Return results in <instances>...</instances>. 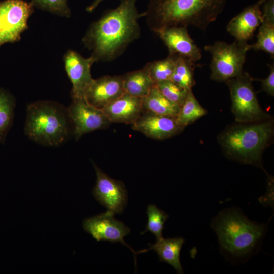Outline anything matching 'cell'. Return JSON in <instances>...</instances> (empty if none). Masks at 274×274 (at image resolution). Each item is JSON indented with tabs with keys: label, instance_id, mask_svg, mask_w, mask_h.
Wrapping results in <instances>:
<instances>
[{
	"label": "cell",
	"instance_id": "6da1fadb",
	"mask_svg": "<svg viewBox=\"0 0 274 274\" xmlns=\"http://www.w3.org/2000/svg\"><path fill=\"white\" fill-rule=\"evenodd\" d=\"M137 0H121L116 8L106 11L93 22L82 38L85 47L98 61H111L120 56L141 35Z\"/></svg>",
	"mask_w": 274,
	"mask_h": 274
},
{
	"label": "cell",
	"instance_id": "f1b7e54d",
	"mask_svg": "<svg viewBox=\"0 0 274 274\" xmlns=\"http://www.w3.org/2000/svg\"><path fill=\"white\" fill-rule=\"evenodd\" d=\"M261 5L262 23L274 24V0H267Z\"/></svg>",
	"mask_w": 274,
	"mask_h": 274
},
{
	"label": "cell",
	"instance_id": "44dd1931",
	"mask_svg": "<svg viewBox=\"0 0 274 274\" xmlns=\"http://www.w3.org/2000/svg\"><path fill=\"white\" fill-rule=\"evenodd\" d=\"M207 113V111L197 101L190 89L185 102L180 107L176 119L179 125L185 127Z\"/></svg>",
	"mask_w": 274,
	"mask_h": 274
},
{
	"label": "cell",
	"instance_id": "30bf717a",
	"mask_svg": "<svg viewBox=\"0 0 274 274\" xmlns=\"http://www.w3.org/2000/svg\"><path fill=\"white\" fill-rule=\"evenodd\" d=\"M114 215L113 212L107 210L99 215L86 218L83 222V227L97 241L120 242L129 248L134 254L136 265L135 256L138 253L124 240V237L130 234V229L122 222L116 220L114 217Z\"/></svg>",
	"mask_w": 274,
	"mask_h": 274
},
{
	"label": "cell",
	"instance_id": "d6986e66",
	"mask_svg": "<svg viewBox=\"0 0 274 274\" xmlns=\"http://www.w3.org/2000/svg\"><path fill=\"white\" fill-rule=\"evenodd\" d=\"M122 77L125 93L134 97L143 98L146 96L155 85L145 66L128 72L122 75Z\"/></svg>",
	"mask_w": 274,
	"mask_h": 274
},
{
	"label": "cell",
	"instance_id": "7c38bea8",
	"mask_svg": "<svg viewBox=\"0 0 274 274\" xmlns=\"http://www.w3.org/2000/svg\"><path fill=\"white\" fill-rule=\"evenodd\" d=\"M65 68L72 84V98L84 97L93 80L91 74L92 64L96 62L91 55L84 58L74 50H68L64 55Z\"/></svg>",
	"mask_w": 274,
	"mask_h": 274
},
{
	"label": "cell",
	"instance_id": "8fae6325",
	"mask_svg": "<svg viewBox=\"0 0 274 274\" xmlns=\"http://www.w3.org/2000/svg\"><path fill=\"white\" fill-rule=\"evenodd\" d=\"M96 183L92 193L103 206L114 214L121 213L127 203V192L124 183L108 176L93 162Z\"/></svg>",
	"mask_w": 274,
	"mask_h": 274
},
{
	"label": "cell",
	"instance_id": "9c48e42d",
	"mask_svg": "<svg viewBox=\"0 0 274 274\" xmlns=\"http://www.w3.org/2000/svg\"><path fill=\"white\" fill-rule=\"evenodd\" d=\"M72 99L67 112L76 140L87 133L106 128L111 123L101 109L89 104L85 97Z\"/></svg>",
	"mask_w": 274,
	"mask_h": 274
},
{
	"label": "cell",
	"instance_id": "7402d4cb",
	"mask_svg": "<svg viewBox=\"0 0 274 274\" xmlns=\"http://www.w3.org/2000/svg\"><path fill=\"white\" fill-rule=\"evenodd\" d=\"M195 62L177 55L175 67L171 77L172 81L186 89H190L195 85L194 71L199 65Z\"/></svg>",
	"mask_w": 274,
	"mask_h": 274
},
{
	"label": "cell",
	"instance_id": "f546056e",
	"mask_svg": "<svg viewBox=\"0 0 274 274\" xmlns=\"http://www.w3.org/2000/svg\"><path fill=\"white\" fill-rule=\"evenodd\" d=\"M270 68L268 76L264 79H259L261 82L262 90L270 96L274 95V65H268Z\"/></svg>",
	"mask_w": 274,
	"mask_h": 274
},
{
	"label": "cell",
	"instance_id": "2e32d148",
	"mask_svg": "<svg viewBox=\"0 0 274 274\" xmlns=\"http://www.w3.org/2000/svg\"><path fill=\"white\" fill-rule=\"evenodd\" d=\"M261 5L257 3L246 7L234 17L227 25V31L236 40L247 42L262 23Z\"/></svg>",
	"mask_w": 274,
	"mask_h": 274
},
{
	"label": "cell",
	"instance_id": "cb8c5ba5",
	"mask_svg": "<svg viewBox=\"0 0 274 274\" xmlns=\"http://www.w3.org/2000/svg\"><path fill=\"white\" fill-rule=\"evenodd\" d=\"M147 214L148 222L146 229L141 234H143L147 231H149L155 235L157 240L163 238L164 224L168 218L169 215L154 204L147 207Z\"/></svg>",
	"mask_w": 274,
	"mask_h": 274
},
{
	"label": "cell",
	"instance_id": "9a60e30c",
	"mask_svg": "<svg viewBox=\"0 0 274 274\" xmlns=\"http://www.w3.org/2000/svg\"><path fill=\"white\" fill-rule=\"evenodd\" d=\"M124 93L122 76L106 75L93 79L84 97L89 104L101 109Z\"/></svg>",
	"mask_w": 274,
	"mask_h": 274
},
{
	"label": "cell",
	"instance_id": "d4e9b609",
	"mask_svg": "<svg viewBox=\"0 0 274 274\" xmlns=\"http://www.w3.org/2000/svg\"><path fill=\"white\" fill-rule=\"evenodd\" d=\"M14 106L13 97L0 89V139L3 138L11 125Z\"/></svg>",
	"mask_w": 274,
	"mask_h": 274
},
{
	"label": "cell",
	"instance_id": "ffe728a7",
	"mask_svg": "<svg viewBox=\"0 0 274 274\" xmlns=\"http://www.w3.org/2000/svg\"><path fill=\"white\" fill-rule=\"evenodd\" d=\"M143 111L157 115L176 117L180 107L163 96L155 85L149 93L142 98Z\"/></svg>",
	"mask_w": 274,
	"mask_h": 274
},
{
	"label": "cell",
	"instance_id": "4dcf8cb0",
	"mask_svg": "<svg viewBox=\"0 0 274 274\" xmlns=\"http://www.w3.org/2000/svg\"><path fill=\"white\" fill-rule=\"evenodd\" d=\"M104 0H94L93 2L86 8L88 12H92Z\"/></svg>",
	"mask_w": 274,
	"mask_h": 274
},
{
	"label": "cell",
	"instance_id": "83f0119b",
	"mask_svg": "<svg viewBox=\"0 0 274 274\" xmlns=\"http://www.w3.org/2000/svg\"><path fill=\"white\" fill-rule=\"evenodd\" d=\"M31 3L39 8L62 17L71 15L67 0H31Z\"/></svg>",
	"mask_w": 274,
	"mask_h": 274
},
{
	"label": "cell",
	"instance_id": "52a82bcc",
	"mask_svg": "<svg viewBox=\"0 0 274 274\" xmlns=\"http://www.w3.org/2000/svg\"><path fill=\"white\" fill-rule=\"evenodd\" d=\"M255 79L248 73L226 81L232 102L231 111L236 122L248 123L269 120L271 116L259 105L252 85Z\"/></svg>",
	"mask_w": 274,
	"mask_h": 274
},
{
	"label": "cell",
	"instance_id": "1f68e13d",
	"mask_svg": "<svg viewBox=\"0 0 274 274\" xmlns=\"http://www.w3.org/2000/svg\"><path fill=\"white\" fill-rule=\"evenodd\" d=\"M267 0H259L258 1V2L261 4L262 5L264 2L266 1Z\"/></svg>",
	"mask_w": 274,
	"mask_h": 274
},
{
	"label": "cell",
	"instance_id": "ac0fdd59",
	"mask_svg": "<svg viewBox=\"0 0 274 274\" xmlns=\"http://www.w3.org/2000/svg\"><path fill=\"white\" fill-rule=\"evenodd\" d=\"M185 239L177 237L172 238H164L157 240L153 244H149V248L140 251L138 253L153 250L159 256L160 261L167 263L172 265L178 273H183V270L180 260V254Z\"/></svg>",
	"mask_w": 274,
	"mask_h": 274
},
{
	"label": "cell",
	"instance_id": "ba28073f",
	"mask_svg": "<svg viewBox=\"0 0 274 274\" xmlns=\"http://www.w3.org/2000/svg\"><path fill=\"white\" fill-rule=\"evenodd\" d=\"M33 4L23 0L0 2V46L19 41L28 28L27 21L33 12Z\"/></svg>",
	"mask_w": 274,
	"mask_h": 274
},
{
	"label": "cell",
	"instance_id": "603a6c76",
	"mask_svg": "<svg viewBox=\"0 0 274 274\" xmlns=\"http://www.w3.org/2000/svg\"><path fill=\"white\" fill-rule=\"evenodd\" d=\"M177 57V55L169 54L166 58L149 62L145 66L147 68L155 85L161 82L170 80L175 67Z\"/></svg>",
	"mask_w": 274,
	"mask_h": 274
},
{
	"label": "cell",
	"instance_id": "e0dca14e",
	"mask_svg": "<svg viewBox=\"0 0 274 274\" xmlns=\"http://www.w3.org/2000/svg\"><path fill=\"white\" fill-rule=\"evenodd\" d=\"M101 110L111 123L132 125L143 112L142 98L124 93Z\"/></svg>",
	"mask_w": 274,
	"mask_h": 274
},
{
	"label": "cell",
	"instance_id": "4fadbf2b",
	"mask_svg": "<svg viewBox=\"0 0 274 274\" xmlns=\"http://www.w3.org/2000/svg\"><path fill=\"white\" fill-rule=\"evenodd\" d=\"M131 126L133 130L148 138L157 140L175 136L184 128L178 124L175 117L145 111Z\"/></svg>",
	"mask_w": 274,
	"mask_h": 274
},
{
	"label": "cell",
	"instance_id": "5bb4252c",
	"mask_svg": "<svg viewBox=\"0 0 274 274\" xmlns=\"http://www.w3.org/2000/svg\"><path fill=\"white\" fill-rule=\"evenodd\" d=\"M156 33L166 46L169 54L177 55L194 62L201 58V49L189 35L187 27H169Z\"/></svg>",
	"mask_w": 274,
	"mask_h": 274
},
{
	"label": "cell",
	"instance_id": "5b68a950",
	"mask_svg": "<svg viewBox=\"0 0 274 274\" xmlns=\"http://www.w3.org/2000/svg\"><path fill=\"white\" fill-rule=\"evenodd\" d=\"M70 123L67 109L54 101L39 100L27 107L24 132L38 144L56 146L68 136Z\"/></svg>",
	"mask_w": 274,
	"mask_h": 274
},
{
	"label": "cell",
	"instance_id": "8992f818",
	"mask_svg": "<svg viewBox=\"0 0 274 274\" xmlns=\"http://www.w3.org/2000/svg\"><path fill=\"white\" fill-rule=\"evenodd\" d=\"M204 49L212 55L211 79L226 82L243 73L247 52L251 49V45L237 40L231 44L216 41Z\"/></svg>",
	"mask_w": 274,
	"mask_h": 274
},
{
	"label": "cell",
	"instance_id": "7a4b0ae2",
	"mask_svg": "<svg viewBox=\"0 0 274 274\" xmlns=\"http://www.w3.org/2000/svg\"><path fill=\"white\" fill-rule=\"evenodd\" d=\"M227 0H149L144 12L155 33L169 27L194 26L205 31L223 11Z\"/></svg>",
	"mask_w": 274,
	"mask_h": 274
},
{
	"label": "cell",
	"instance_id": "3957f363",
	"mask_svg": "<svg viewBox=\"0 0 274 274\" xmlns=\"http://www.w3.org/2000/svg\"><path fill=\"white\" fill-rule=\"evenodd\" d=\"M273 134L272 120L241 123L226 129L218 137L227 157L261 167V157Z\"/></svg>",
	"mask_w": 274,
	"mask_h": 274
},
{
	"label": "cell",
	"instance_id": "277c9868",
	"mask_svg": "<svg viewBox=\"0 0 274 274\" xmlns=\"http://www.w3.org/2000/svg\"><path fill=\"white\" fill-rule=\"evenodd\" d=\"M212 226L221 248L234 258L250 255L265 232L264 224L254 222L233 209L221 212L214 219Z\"/></svg>",
	"mask_w": 274,
	"mask_h": 274
},
{
	"label": "cell",
	"instance_id": "484cf974",
	"mask_svg": "<svg viewBox=\"0 0 274 274\" xmlns=\"http://www.w3.org/2000/svg\"><path fill=\"white\" fill-rule=\"evenodd\" d=\"M256 42L251 45L255 51H263L274 57V24L262 23L259 27Z\"/></svg>",
	"mask_w": 274,
	"mask_h": 274
},
{
	"label": "cell",
	"instance_id": "4316f807",
	"mask_svg": "<svg viewBox=\"0 0 274 274\" xmlns=\"http://www.w3.org/2000/svg\"><path fill=\"white\" fill-rule=\"evenodd\" d=\"M155 85L163 96L180 107L185 102L189 90L180 86L171 80L161 82Z\"/></svg>",
	"mask_w": 274,
	"mask_h": 274
}]
</instances>
